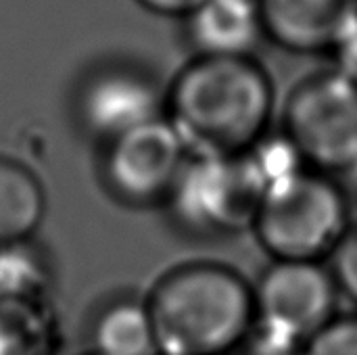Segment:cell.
<instances>
[{
  "label": "cell",
  "mask_w": 357,
  "mask_h": 355,
  "mask_svg": "<svg viewBox=\"0 0 357 355\" xmlns=\"http://www.w3.org/2000/svg\"><path fill=\"white\" fill-rule=\"evenodd\" d=\"M46 213V195L33 172L0 157V243L31 241Z\"/></svg>",
  "instance_id": "12"
},
{
  "label": "cell",
  "mask_w": 357,
  "mask_h": 355,
  "mask_svg": "<svg viewBox=\"0 0 357 355\" xmlns=\"http://www.w3.org/2000/svg\"><path fill=\"white\" fill-rule=\"evenodd\" d=\"M333 54L337 61L335 69L357 84V13L333 46Z\"/></svg>",
  "instance_id": "17"
},
{
  "label": "cell",
  "mask_w": 357,
  "mask_h": 355,
  "mask_svg": "<svg viewBox=\"0 0 357 355\" xmlns=\"http://www.w3.org/2000/svg\"><path fill=\"white\" fill-rule=\"evenodd\" d=\"M331 259V274L339 293H345L357 305V224L349 228Z\"/></svg>",
  "instance_id": "16"
},
{
  "label": "cell",
  "mask_w": 357,
  "mask_h": 355,
  "mask_svg": "<svg viewBox=\"0 0 357 355\" xmlns=\"http://www.w3.org/2000/svg\"><path fill=\"white\" fill-rule=\"evenodd\" d=\"M264 33L291 52L333 50L357 0H257Z\"/></svg>",
  "instance_id": "9"
},
{
  "label": "cell",
  "mask_w": 357,
  "mask_h": 355,
  "mask_svg": "<svg viewBox=\"0 0 357 355\" xmlns=\"http://www.w3.org/2000/svg\"><path fill=\"white\" fill-rule=\"evenodd\" d=\"M92 355H161L146 301L115 299L96 314Z\"/></svg>",
  "instance_id": "11"
},
{
  "label": "cell",
  "mask_w": 357,
  "mask_h": 355,
  "mask_svg": "<svg viewBox=\"0 0 357 355\" xmlns=\"http://www.w3.org/2000/svg\"><path fill=\"white\" fill-rule=\"evenodd\" d=\"M284 136L307 167L343 174L357 157V84L337 69L301 82L284 109Z\"/></svg>",
  "instance_id": "5"
},
{
  "label": "cell",
  "mask_w": 357,
  "mask_h": 355,
  "mask_svg": "<svg viewBox=\"0 0 357 355\" xmlns=\"http://www.w3.org/2000/svg\"><path fill=\"white\" fill-rule=\"evenodd\" d=\"M337 282L322 264L274 262L253 289V331L303 349L337 318Z\"/></svg>",
  "instance_id": "6"
},
{
  "label": "cell",
  "mask_w": 357,
  "mask_h": 355,
  "mask_svg": "<svg viewBox=\"0 0 357 355\" xmlns=\"http://www.w3.org/2000/svg\"><path fill=\"white\" fill-rule=\"evenodd\" d=\"M163 109L165 98L157 84L130 67H109L94 73L77 96L82 128L107 144L165 117Z\"/></svg>",
  "instance_id": "8"
},
{
  "label": "cell",
  "mask_w": 357,
  "mask_h": 355,
  "mask_svg": "<svg viewBox=\"0 0 357 355\" xmlns=\"http://www.w3.org/2000/svg\"><path fill=\"white\" fill-rule=\"evenodd\" d=\"M50 268L31 241L0 243V301H48Z\"/></svg>",
  "instance_id": "14"
},
{
  "label": "cell",
  "mask_w": 357,
  "mask_h": 355,
  "mask_svg": "<svg viewBox=\"0 0 357 355\" xmlns=\"http://www.w3.org/2000/svg\"><path fill=\"white\" fill-rule=\"evenodd\" d=\"M56 345L48 301H0V355H56Z\"/></svg>",
  "instance_id": "13"
},
{
  "label": "cell",
  "mask_w": 357,
  "mask_h": 355,
  "mask_svg": "<svg viewBox=\"0 0 357 355\" xmlns=\"http://www.w3.org/2000/svg\"><path fill=\"white\" fill-rule=\"evenodd\" d=\"M190 153L167 117L151 121L107 144L105 184L128 205L169 199Z\"/></svg>",
  "instance_id": "7"
},
{
  "label": "cell",
  "mask_w": 357,
  "mask_h": 355,
  "mask_svg": "<svg viewBox=\"0 0 357 355\" xmlns=\"http://www.w3.org/2000/svg\"><path fill=\"white\" fill-rule=\"evenodd\" d=\"M165 109L190 155L241 157L266 136L274 90L251 56H199L176 77Z\"/></svg>",
  "instance_id": "1"
},
{
  "label": "cell",
  "mask_w": 357,
  "mask_h": 355,
  "mask_svg": "<svg viewBox=\"0 0 357 355\" xmlns=\"http://www.w3.org/2000/svg\"><path fill=\"white\" fill-rule=\"evenodd\" d=\"M261 36L257 0H207L188 17V38L199 56L249 59Z\"/></svg>",
  "instance_id": "10"
},
{
  "label": "cell",
  "mask_w": 357,
  "mask_h": 355,
  "mask_svg": "<svg viewBox=\"0 0 357 355\" xmlns=\"http://www.w3.org/2000/svg\"><path fill=\"white\" fill-rule=\"evenodd\" d=\"M232 355H303V349L284 345L280 341H274L270 337H264L259 333H251V337L234 352Z\"/></svg>",
  "instance_id": "18"
},
{
  "label": "cell",
  "mask_w": 357,
  "mask_h": 355,
  "mask_svg": "<svg viewBox=\"0 0 357 355\" xmlns=\"http://www.w3.org/2000/svg\"><path fill=\"white\" fill-rule=\"evenodd\" d=\"M303 355H357V314L337 316L303 347Z\"/></svg>",
  "instance_id": "15"
},
{
  "label": "cell",
  "mask_w": 357,
  "mask_h": 355,
  "mask_svg": "<svg viewBox=\"0 0 357 355\" xmlns=\"http://www.w3.org/2000/svg\"><path fill=\"white\" fill-rule=\"evenodd\" d=\"M138 2L142 6H146L149 10L159 13V15H186V17H190L207 0H138Z\"/></svg>",
  "instance_id": "19"
},
{
  "label": "cell",
  "mask_w": 357,
  "mask_h": 355,
  "mask_svg": "<svg viewBox=\"0 0 357 355\" xmlns=\"http://www.w3.org/2000/svg\"><path fill=\"white\" fill-rule=\"evenodd\" d=\"M266 186L249 159L190 155L172 195L176 220L199 234H232L253 228Z\"/></svg>",
  "instance_id": "4"
},
{
  "label": "cell",
  "mask_w": 357,
  "mask_h": 355,
  "mask_svg": "<svg viewBox=\"0 0 357 355\" xmlns=\"http://www.w3.org/2000/svg\"><path fill=\"white\" fill-rule=\"evenodd\" d=\"M90 355H92V354H90Z\"/></svg>",
  "instance_id": "21"
},
{
  "label": "cell",
  "mask_w": 357,
  "mask_h": 355,
  "mask_svg": "<svg viewBox=\"0 0 357 355\" xmlns=\"http://www.w3.org/2000/svg\"><path fill=\"white\" fill-rule=\"evenodd\" d=\"M351 226L345 188L305 169L266 192L253 230L274 262L322 264Z\"/></svg>",
  "instance_id": "3"
},
{
  "label": "cell",
  "mask_w": 357,
  "mask_h": 355,
  "mask_svg": "<svg viewBox=\"0 0 357 355\" xmlns=\"http://www.w3.org/2000/svg\"><path fill=\"white\" fill-rule=\"evenodd\" d=\"M343 176H345V180H347L349 190L357 197V157L351 161V165L343 172Z\"/></svg>",
  "instance_id": "20"
},
{
  "label": "cell",
  "mask_w": 357,
  "mask_h": 355,
  "mask_svg": "<svg viewBox=\"0 0 357 355\" xmlns=\"http://www.w3.org/2000/svg\"><path fill=\"white\" fill-rule=\"evenodd\" d=\"M146 308L161 355H232L255 328L253 289L220 264L167 272Z\"/></svg>",
  "instance_id": "2"
}]
</instances>
